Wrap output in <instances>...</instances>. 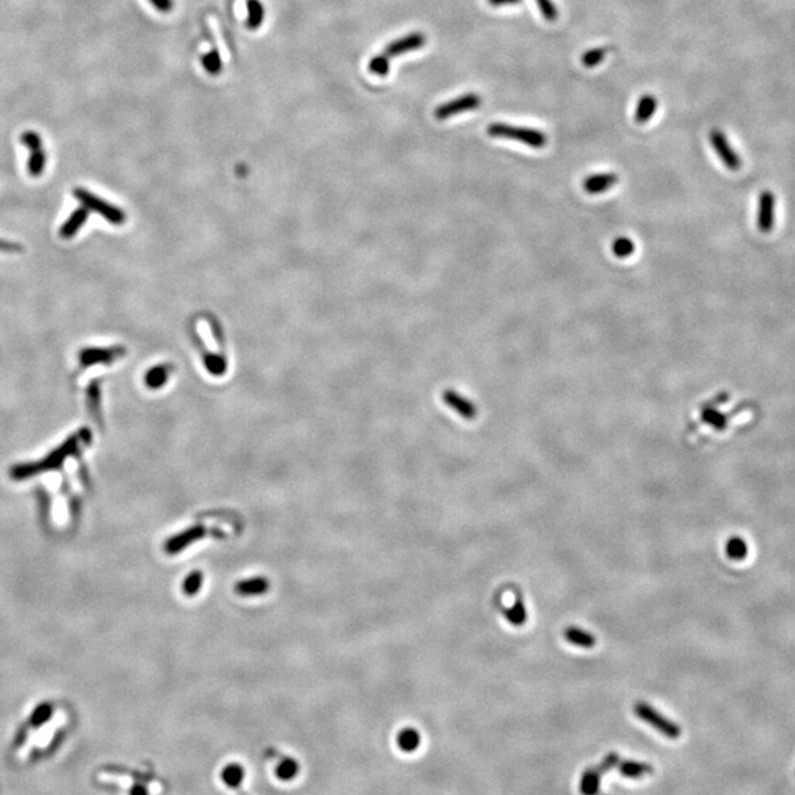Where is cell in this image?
<instances>
[{"mask_svg": "<svg viewBox=\"0 0 795 795\" xmlns=\"http://www.w3.org/2000/svg\"><path fill=\"white\" fill-rule=\"evenodd\" d=\"M80 440H82V436H80V431H78L77 435H73L71 438H68L62 445L50 452V454L46 458H43L42 461L23 462V464L14 466L11 468V477L15 480H23V479H28L32 476L40 475V473H43V471L59 467L68 455L74 454V451L78 448Z\"/></svg>", "mask_w": 795, "mask_h": 795, "instance_id": "1", "label": "cell"}, {"mask_svg": "<svg viewBox=\"0 0 795 795\" xmlns=\"http://www.w3.org/2000/svg\"><path fill=\"white\" fill-rule=\"evenodd\" d=\"M488 134L498 139H510L525 143L533 149H542L547 145V134L536 128L517 127L506 123H492L488 127Z\"/></svg>", "mask_w": 795, "mask_h": 795, "instance_id": "2", "label": "cell"}, {"mask_svg": "<svg viewBox=\"0 0 795 795\" xmlns=\"http://www.w3.org/2000/svg\"><path fill=\"white\" fill-rule=\"evenodd\" d=\"M633 713H635L642 722L648 723L650 726H652L664 737H667L670 739H678L682 735V731L678 723L667 719L664 714L657 711L648 702L643 701L637 702L635 706H633Z\"/></svg>", "mask_w": 795, "mask_h": 795, "instance_id": "3", "label": "cell"}, {"mask_svg": "<svg viewBox=\"0 0 795 795\" xmlns=\"http://www.w3.org/2000/svg\"><path fill=\"white\" fill-rule=\"evenodd\" d=\"M74 196L80 200V202H82V205L84 208H87L88 211H95V213H97L99 215H102L104 218H106L109 223H112L115 226L124 224L126 214H124L123 209H119L114 205L105 202L104 199L95 196L93 193H90L88 190H86L83 187H75Z\"/></svg>", "mask_w": 795, "mask_h": 795, "instance_id": "4", "label": "cell"}, {"mask_svg": "<svg viewBox=\"0 0 795 795\" xmlns=\"http://www.w3.org/2000/svg\"><path fill=\"white\" fill-rule=\"evenodd\" d=\"M21 143L28 147L29 159H28V173L33 177H38L45 171L46 167V152L43 149V140L36 132H24L21 134Z\"/></svg>", "mask_w": 795, "mask_h": 795, "instance_id": "5", "label": "cell"}, {"mask_svg": "<svg viewBox=\"0 0 795 795\" xmlns=\"http://www.w3.org/2000/svg\"><path fill=\"white\" fill-rule=\"evenodd\" d=\"M208 535V529L204 525H195L192 527H187L183 532L177 533L168 538L164 543V551L168 556H177L178 552L186 549L187 547L193 545L199 539H204Z\"/></svg>", "mask_w": 795, "mask_h": 795, "instance_id": "6", "label": "cell"}, {"mask_svg": "<svg viewBox=\"0 0 795 795\" xmlns=\"http://www.w3.org/2000/svg\"><path fill=\"white\" fill-rule=\"evenodd\" d=\"M482 105V99L476 93H466L460 97H455L439 105L435 109V117L440 121L452 118L454 115L467 112V110H475Z\"/></svg>", "mask_w": 795, "mask_h": 795, "instance_id": "7", "label": "cell"}, {"mask_svg": "<svg viewBox=\"0 0 795 795\" xmlns=\"http://www.w3.org/2000/svg\"><path fill=\"white\" fill-rule=\"evenodd\" d=\"M710 143L714 149V152L722 159L723 165L731 171H738L741 168V158L738 156L737 150L732 147L728 137L723 134L720 130H713L710 133Z\"/></svg>", "mask_w": 795, "mask_h": 795, "instance_id": "8", "label": "cell"}, {"mask_svg": "<svg viewBox=\"0 0 795 795\" xmlns=\"http://www.w3.org/2000/svg\"><path fill=\"white\" fill-rule=\"evenodd\" d=\"M126 349L123 346L114 348H86L80 351V364L83 367H92L96 364H110L115 359L124 357Z\"/></svg>", "mask_w": 795, "mask_h": 795, "instance_id": "9", "label": "cell"}, {"mask_svg": "<svg viewBox=\"0 0 795 795\" xmlns=\"http://www.w3.org/2000/svg\"><path fill=\"white\" fill-rule=\"evenodd\" d=\"M426 42H427V38H426V36L423 34V33H411V34H407L405 37L396 38L395 42L389 43L385 47V52L383 54L388 58H395V56H399V55H405L408 52H412V50L421 49L423 46L426 45Z\"/></svg>", "mask_w": 795, "mask_h": 795, "instance_id": "10", "label": "cell"}, {"mask_svg": "<svg viewBox=\"0 0 795 795\" xmlns=\"http://www.w3.org/2000/svg\"><path fill=\"white\" fill-rule=\"evenodd\" d=\"M442 399H444L445 404L448 407H451L454 410L458 416H461L462 418L466 420H475L477 417V408L476 405L473 404L471 401H468L467 398H464L462 395L457 394L455 390H445L444 395H442Z\"/></svg>", "mask_w": 795, "mask_h": 795, "instance_id": "11", "label": "cell"}, {"mask_svg": "<svg viewBox=\"0 0 795 795\" xmlns=\"http://www.w3.org/2000/svg\"><path fill=\"white\" fill-rule=\"evenodd\" d=\"M774 224V196L772 192H763L759 199L757 226L763 233H769Z\"/></svg>", "mask_w": 795, "mask_h": 795, "instance_id": "12", "label": "cell"}, {"mask_svg": "<svg viewBox=\"0 0 795 795\" xmlns=\"http://www.w3.org/2000/svg\"><path fill=\"white\" fill-rule=\"evenodd\" d=\"M270 589V580L265 576H254L241 579L235 585V592L240 597L264 595Z\"/></svg>", "mask_w": 795, "mask_h": 795, "instance_id": "13", "label": "cell"}, {"mask_svg": "<svg viewBox=\"0 0 795 795\" xmlns=\"http://www.w3.org/2000/svg\"><path fill=\"white\" fill-rule=\"evenodd\" d=\"M617 181H619V177L615 173L592 174L589 177H586L585 181H583V190H585V192L589 195H600V193L607 192V190H610V187L617 185Z\"/></svg>", "mask_w": 795, "mask_h": 795, "instance_id": "14", "label": "cell"}, {"mask_svg": "<svg viewBox=\"0 0 795 795\" xmlns=\"http://www.w3.org/2000/svg\"><path fill=\"white\" fill-rule=\"evenodd\" d=\"M604 773H607V772L601 768V764H598V766L588 768L585 772H583L582 778H580V783H579L580 794L582 795H598L600 787H601V778H602Z\"/></svg>", "mask_w": 795, "mask_h": 795, "instance_id": "15", "label": "cell"}, {"mask_svg": "<svg viewBox=\"0 0 795 795\" xmlns=\"http://www.w3.org/2000/svg\"><path fill=\"white\" fill-rule=\"evenodd\" d=\"M617 769L623 774V776L629 778V779H641V778L647 776V774H651L654 772V768L651 766L650 763H642V761H635V760L619 761Z\"/></svg>", "mask_w": 795, "mask_h": 795, "instance_id": "16", "label": "cell"}, {"mask_svg": "<svg viewBox=\"0 0 795 795\" xmlns=\"http://www.w3.org/2000/svg\"><path fill=\"white\" fill-rule=\"evenodd\" d=\"M87 218H88V209L84 206L77 208L74 213L69 215V218L65 221L64 226L60 227L59 235L62 236L64 239H71L77 233V231L84 226Z\"/></svg>", "mask_w": 795, "mask_h": 795, "instance_id": "17", "label": "cell"}, {"mask_svg": "<svg viewBox=\"0 0 795 795\" xmlns=\"http://www.w3.org/2000/svg\"><path fill=\"white\" fill-rule=\"evenodd\" d=\"M565 638L571 645H576L580 648H592L597 643L595 637L591 632L583 630L576 626H570L565 630Z\"/></svg>", "mask_w": 795, "mask_h": 795, "instance_id": "18", "label": "cell"}, {"mask_svg": "<svg viewBox=\"0 0 795 795\" xmlns=\"http://www.w3.org/2000/svg\"><path fill=\"white\" fill-rule=\"evenodd\" d=\"M396 744L404 752H412L420 747L421 737L416 728H404L398 732Z\"/></svg>", "mask_w": 795, "mask_h": 795, "instance_id": "19", "label": "cell"}, {"mask_svg": "<svg viewBox=\"0 0 795 795\" xmlns=\"http://www.w3.org/2000/svg\"><path fill=\"white\" fill-rule=\"evenodd\" d=\"M657 110V99L652 95H643L635 110V121L638 124H645L652 118Z\"/></svg>", "mask_w": 795, "mask_h": 795, "instance_id": "20", "label": "cell"}, {"mask_svg": "<svg viewBox=\"0 0 795 795\" xmlns=\"http://www.w3.org/2000/svg\"><path fill=\"white\" fill-rule=\"evenodd\" d=\"M221 781H223L230 788H239L241 782L245 779V769L240 763H228L224 769L221 770Z\"/></svg>", "mask_w": 795, "mask_h": 795, "instance_id": "21", "label": "cell"}, {"mask_svg": "<svg viewBox=\"0 0 795 795\" xmlns=\"http://www.w3.org/2000/svg\"><path fill=\"white\" fill-rule=\"evenodd\" d=\"M171 371H173V367H171L169 364H161V366L150 368L146 373V377H145L146 385L150 389L163 388L168 381Z\"/></svg>", "mask_w": 795, "mask_h": 795, "instance_id": "22", "label": "cell"}, {"mask_svg": "<svg viewBox=\"0 0 795 795\" xmlns=\"http://www.w3.org/2000/svg\"><path fill=\"white\" fill-rule=\"evenodd\" d=\"M246 8H248L246 27L249 29H258L263 25L265 18V9L263 2H261V0H248Z\"/></svg>", "mask_w": 795, "mask_h": 795, "instance_id": "23", "label": "cell"}, {"mask_svg": "<svg viewBox=\"0 0 795 795\" xmlns=\"http://www.w3.org/2000/svg\"><path fill=\"white\" fill-rule=\"evenodd\" d=\"M506 619L511 623L512 626H523L527 620V610L525 607V602H523L521 597L519 595L516 598V602L512 604V606L506 610Z\"/></svg>", "mask_w": 795, "mask_h": 795, "instance_id": "24", "label": "cell"}, {"mask_svg": "<svg viewBox=\"0 0 795 795\" xmlns=\"http://www.w3.org/2000/svg\"><path fill=\"white\" fill-rule=\"evenodd\" d=\"M726 556L733 561H742L748 556L747 542L739 536H733L726 542Z\"/></svg>", "mask_w": 795, "mask_h": 795, "instance_id": "25", "label": "cell"}, {"mask_svg": "<svg viewBox=\"0 0 795 795\" xmlns=\"http://www.w3.org/2000/svg\"><path fill=\"white\" fill-rule=\"evenodd\" d=\"M298 773H299V763H298V760L292 759V757H285L278 763V766L276 768L277 778L283 782L294 781Z\"/></svg>", "mask_w": 795, "mask_h": 795, "instance_id": "26", "label": "cell"}, {"mask_svg": "<svg viewBox=\"0 0 795 795\" xmlns=\"http://www.w3.org/2000/svg\"><path fill=\"white\" fill-rule=\"evenodd\" d=\"M202 585H204V573L200 570H195L186 576L183 582V593L187 597H195L196 593H199L200 589H202Z\"/></svg>", "mask_w": 795, "mask_h": 795, "instance_id": "27", "label": "cell"}, {"mask_svg": "<svg viewBox=\"0 0 795 795\" xmlns=\"http://www.w3.org/2000/svg\"><path fill=\"white\" fill-rule=\"evenodd\" d=\"M701 418L704 421H706L707 425H710L713 429H716V430H724V429H726V425H728L726 416H723L719 410L711 408V407H707V408L702 410Z\"/></svg>", "mask_w": 795, "mask_h": 795, "instance_id": "28", "label": "cell"}, {"mask_svg": "<svg viewBox=\"0 0 795 795\" xmlns=\"http://www.w3.org/2000/svg\"><path fill=\"white\" fill-rule=\"evenodd\" d=\"M54 714V706L50 702H43L40 704L38 707L34 709V711L32 713V716H29V724H32L33 728H40L42 724H45L46 722L50 720Z\"/></svg>", "mask_w": 795, "mask_h": 795, "instance_id": "29", "label": "cell"}, {"mask_svg": "<svg viewBox=\"0 0 795 795\" xmlns=\"http://www.w3.org/2000/svg\"><path fill=\"white\" fill-rule=\"evenodd\" d=\"M87 399H88V410H90V412H92V416L99 418V414H100V381L99 380H93L92 383L88 385Z\"/></svg>", "mask_w": 795, "mask_h": 795, "instance_id": "30", "label": "cell"}, {"mask_svg": "<svg viewBox=\"0 0 795 795\" xmlns=\"http://www.w3.org/2000/svg\"><path fill=\"white\" fill-rule=\"evenodd\" d=\"M368 69L371 74L377 77H386L390 73V58H388L385 54L373 56L368 62Z\"/></svg>", "mask_w": 795, "mask_h": 795, "instance_id": "31", "label": "cell"}, {"mask_svg": "<svg viewBox=\"0 0 795 795\" xmlns=\"http://www.w3.org/2000/svg\"><path fill=\"white\" fill-rule=\"evenodd\" d=\"M202 67L209 75H218L223 69V59H221L217 50H211L202 58Z\"/></svg>", "mask_w": 795, "mask_h": 795, "instance_id": "32", "label": "cell"}, {"mask_svg": "<svg viewBox=\"0 0 795 795\" xmlns=\"http://www.w3.org/2000/svg\"><path fill=\"white\" fill-rule=\"evenodd\" d=\"M606 55H607L606 47H595V49L586 50V52L582 55V64H583V67H586V68H593V67H597L602 62Z\"/></svg>", "mask_w": 795, "mask_h": 795, "instance_id": "33", "label": "cell"}, {"mask_svg": "<svg viewBox=\"0 0 795 795\" xmlns=\"http://www.w3.org/2000/svg\"><path fill=\"white\" fill-rule=\"evenodd\" d=\"M613 252L617 258H628L635 252V245L628 237H619L615 244H613Z\"/></svg>", "mask_w": 795, "mask_h": 795, "instance_id": "34", "label": "cell"}, {"mask_svg": "<svg viewBox=\"0 0 795 795\" xmlns=\"http://www.w3.org/2000/svg\"><path fill=\"white\" fill-rule=\"evenodd\" d=\"M536 5L539 8V11H541L542 16L545 18L548 23L557 21V18H558V9H557L556 3L552 2V0H536Z\"/></svg>", "mask_w": 795, "mask_h": 795, "instance_id": "35", "label": "cell"}, {"mask_svg": "<svg viewBox=\"0 0 795 795\" xmlns=\"http://www.w3.org/2000/svg\"><path fill=\"white\" fill-rule=\"evenodd\" d=\"M149 3L163 14H169L174 8V0H149Z\"/></svg>", "mask_w": 795, "mask_h": 795, "instance_id": "36", "label": "cell"}, {"mask_svg": "<svg viewBox=\"0 0 795 795\" xmlns=\"http://www.w3.org/2000/svg\"><path fill=\"white\" fill-rule=\"evenodd\" d=\"M0 252H6V254L23 252V246L19 244H14V241H8V240L0 239Z\"/></svg>", "mask_w": 795, "mask_h": 795, "instance_id": "37", "label": "cell"}, {"mask_svg": "<svg viewBox=\"0 0 795 795\" xmlns=\"http://www.w3.org/2000/svg\"><path fill=\"white\" fill-rule=\"evenodd\" d=\"M521 0H488L490 6H506V5H517Z\"/></svg>", "mask_w": 795, "mask_h": 795, "instance_id": "38", "label": "cell"}, {"mask_svg": "<svg viewBox=\"0 0 795 795\" xmlns=\"http://www.w3.org/2000/svg\"><path fill=\"white\" fill-rule=\"evenodd\" d=\"M130 795H149V792H147L146 787H143V785L136 783L134 787L130 790Z\"/></svg>", "mask_w": 795, "mask_h": 795, "instance_id": "39", "label": "cell"}]
</instances>
